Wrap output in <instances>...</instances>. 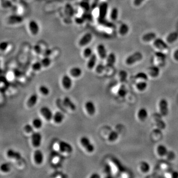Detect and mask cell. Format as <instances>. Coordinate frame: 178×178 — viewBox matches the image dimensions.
Wrapping results in <instances>:
<instances>
[{"mask_svg":"<svg viewBox=\"0 0 178 178\" xmlns=\"http://www.w3.org/2000/svg\"><path fill=\"white\" fill-rule=\"evenodd\" d=\"M80 143L86 151L89 154L94 152L95 147L88 137L85 136L81 137L80 139Z\"/></svg>","mask_w":178,"mask_h":178,"instance_id":"cell-1","label":"cell"},{"mask_svg":"<svg viewBox=\"0 0 178 178\" xmlns=\"http://www.w3.org/2000/svg\"><path fill=\"white\" fill-rule=\"evenodd\" d=\"M93 34L91 32H86L79 39L78 42V45L80 47L84 48L88 46L93 40Z\"/></svg>","mask_w":178,"mask_h":178,"instance_id":"cell-2","label":"cell"},{"mask_svg":"<svg viewBox=\"0 0 178 178\" xmlns=\"http://www.w3.org/2000/svg\"><path fill=\"white\" fill-rule=\"evenodd\" d=\"M143 58V54H142V53L140 52H136L127 58L125 63L128 65H132L137 62L141 61Z\"/></svg>","mask_w":178,"mask_h":178,"instance_id":"cell-3","label":"cell"},{"mask_svg":"<svg viewBox=\"0 0 178 178\" xmlns=\"http://www.w3.org/2000/svg\"><path fill=\"white\" fill-rule=\"evenodd\" d=\"M23 21V18L18 14H12L9 16L5 19V22L10 25L19 24Z\"/></svg>","mask_w":178,"mask_h":178,"instance_id":"cell-4","label":"cell"},{"mask_svg":"<svg viewBox=\"0 0 178 178\" xmlns=\"http://www.w3.org/2000/svg\"><path fill=\"white\" fill-rule=\"evenodd\" d=\"M59 152L63 154H71L73 151V148L70 143L65 141H61L58 143Z\"/></svg>","mask_w":178,"mask_h":178,"instance_id":"cell-5","label":"cell"},{"mask_svg":"<svg viewBox=\"0 0 178 178\" xmlns=\"http://www.w3.org/2000/svg\"><path fill=\"white\" fill-rule=\"evenodd\" d=\"M31 141L34 147L38 148L42 144V134L39 132H34L31 135Z\"/></svg>","mask_w":178,"mask_h":178,"instance_id":"cell-6","label":"cell"},{"mask_svg":"<svg viewBox=\"0 0 178 178\" xmlns=\"http://www.w3.org/2000/svg\"><path fill=\"white\" fill-rule=\"evenodd\" d=\"M28 28L30 33L31 34V35L34 36H37L39 33L40 30L38 23L34 19H31L29 21Z\"/></svg>","mask_w":178,"mask_h":178,"instance_id":"cell-7","label":"cell"},{"mask_svg":"<svg viewBox=\"0 0 178 178\" xmlns=\"http://www.w3.org/2000/svg\"><path fill=\"white\" fill-rule=\"evenodd\" d=\"M159 113L163 117H166L169 113V105L167 101L162 99L159 102Z\"/></svg>","mask_w":178,"mask_h":178,"instance_id":"cell-8","label":"cell"},{"mask_svg":"<svg viewBox=\"0 0 178 178\" xmlns=\"http://www.w3.org/2000/svg\"><path fill=\"white\" fill-rule=\"evenodd\" d=\"M40 113L46 120L50 121L52 120L54 113L51 108L47 106H43L40 109Z\"/></svg>","mask_w":178,"mask_h":178,"instance_id":"cell-9","label":"cell"},{"mask_svg":"<svg viewBox=\"0 0 178 178\" xmlns=\"http://www.w3.org/2000/svg\"><path fill=\"white\" fill-rule=\"evenodd\" d=\"M108 10V4L107 2H101L99 7V19H105L107 16Z\"/></svg>","mask_w":178,"mask_h":178,"instance_id":"cell-10","label":"cell"},{"mask_svg":"<svg viewBox=\"0 0 178 178\" xmlns=\"http://www.w3.org/2000/svg\"><path fill=\"white\" fill-rule=\"evenodd\" d=\"M70 75L65 74L61 78V83L63 87L66 90H69L71 88L73 85V81Z\"/></svg>","mask_w":178,"mask_h":178,"instance_id":"cell-11","label":"cell"},{"mask_svg":"<svg viewBox=\"0 0 178 178\" xmlns=\"http://www.w3.org/2000/svg\"><path fill=\"white\" fill-rule=\"evenodd\" d=\"M33 160L35 164L40 165L44 160V155L42 151L39 149H36L33 153Z\"/></svg>","mask_w":178,"mask_h":178,"instance_id":"cell-12","label":"cell"},{"mask_svg":"<svg viewBox=\"0 0 178 178\" xmlns=\"http://www.w3.org/2000/svg\"><path fill=\"white\" fill-rule=\"evenodd\" d=\"M6 156L10 159L16 160H20L22 158L21 154L17 150L12 148H9L6 152Z\"/></svg>","mask_w":178,"mask_h":178,"instance_id":"cell-13","label":"cell"},{"mask_svg":"<svg viewBox=\"0 0 178 178\" xmlns=\"http://www.w3.org/2000/svg\"><path fill=\"white\" fill-rule=\"evenodd\" d=\"M86 112L89 115L93 116L96 112V107L94 103L92 101H86L84 105Z\"/></svg>","mask_w":178,"mask_h":178,"instance_id":"cell-14","label":"cell"},{"mask_svg":"<svg viewBox=\"0 0 178 178\" xmlns=\"http://www.w3.org/2000/svg\"><path fill=\"white\" fill-rule=\"evenodd\" d=\"M97 56L101 59H106L107 56V49L103 44H99L96 48Z\"/></svg>","mask_w":178,"mask_h":178,"instance_id":"cell-15","label":"cell"},{"mask_svg":"<svg viewBox=\"0 0 178 178\" xmlns=\"http://www.w3.org/2000/svg\"><path fill=\"white\" fill-rule=\"evenodd\" d=\"M98 57L97 54L94 53L93 55L87 59L86 67L88 69L91 70L94 69L95 67H96V63H97Z\"/></svg>","mask_w":178,"mask_h":178,"instance_id":"cell-16","label":"cell"},{"mask_svg":"<svg viewBox=\"0 0 178 178\" xmlns=\"http://www.w3.org/2000/svg\"><path fill=\"white\" fill-rule=\"evenodd\" d=\"M63 104L65 107L68 108L72 111H75L76 109V105L69 96H65V98H63Z\"/></svg>","mask_w":178,"mask_h":178,"instance_id":"cell-17","label":"cell"},{"mask_svg":"<svg viewBox=\"0 0 178 178\" xmlns=\"http://www.w3.org/2000/svg\"><path fill=\"white\" fill-rule=\"evenodd\" d=\"M154 45L161 51H164L168 49L167 44L161 38H156L154 40Z\"/></svg>","mask_w":178,"mask_h":178,"instance_id":"cell-18","label":"cell"},{"mask_svg":"<svg viewBox=\"0 0 178 178\" xmlns=\"http://www.w3.org/2000/svg\"><path fill=\"white\" fill-rule=\"evenodd\" d=\"M69 75L73 78H78L81 76L83 74L82 69L78 67H72L69 71Z\"/></svg>","mask_w":178,"mask_h":178,"instance_id":"cell-19","label":"cell"},{"mask_svg":"<svg viewBox=\"0 0 178 178\" xmlns=\"http://www.w3.org/2000/svg\"><path fill=\"white\" fill-rule=\"evenodd\" d=\"M38 101V96L37 94H33L28 98L26 101V105L29 108L33 107Z\"/></svg>","mask_w":178,"mask_h":178,"instance_id":"cell-20","label":"cell"},{"mask_svg":"<svg viewBox=\"0 0 178 178\" xmlns=\"http://www.w3.org/2000/svg\"><path fill=\"white\" fill-rule=\"evenodd\" d=\"M65 114L63 112L57 111L54 113L52 120L56 124H60L63 123L65 120Z\"/></svg>","mask_w":178,"mask_h":178,"instance_id":"cell-21","label":"cell"},{"mask_svg":"<svg viewBox=\"0 0 178 178\" xmlns=\"http://www.w3.org/2000/svg\"><path fill=\"white\" fill-rule=\"evenodd\" d=\"M116 61V57L113 52H111L107 55L106 58V67L111 68L113 67Z\"/></svg>","mask_w":178,"mask_h":178,"instance_id":"cell-22","label":"cell"},{"mask_svg":"<svg viewBox=\"0 0 178 178\" xmlns=\"http://www.w3.org/2000/svg\"><path fill=\"white\" fill-rule=\"evenodd\" d=\"M148 111L145 108H141L138 110L137 112V117L141 121H144L148 117Z\"/></svg>","mask_w":178,"mask_h":178,"instance_id":"cell-23","label":"cell"},{"mask_svg":"<svg viewBox=\"0 0 178 178\" xmlns=\"http://www.w3.org/2000/svg\"><path fill=\"white\" fill-rule=\"evenodd\" d=\"M148 75L152 78H156L160 74V69L156 66L150 67L148 69Z\"/></svg>","mask_w":178,"mask_h":178,"instance_id":"cell-24","label":"cell"},{"mask_svg":"<svg viewBox=\"0 0 178 178\" xmlns=\"http://www.w3.org/2000/svg\"><path fill=\"white\" fill-rule=\"evenodd\" d=\"M127 89L126 86L122 84L119 86L117 87V90L116 91V93L118 96L120 98H124L127 94Z\"/></svg>","mask_w":178,"mask_h":178,"instance_id":"cell-25","label":"cell"},{"mask_svg":"<svg viewBox=\"0 0 178 178\" xmlns=\"http://www.w3.org/2000/svg\"><path fill=\"white\" fill-rule=\"evenodd\" d=\"M168 150L166 146L163 145H159L156 147V152L158 156L160 157L166 156Z\"/></svg>","mask_w":178,"mask_h":178,"instance_id":"cell-26","label":"cell"},{"mask_svg":"<svg viewBox=\"0 0 178 178\" xmlns=\"http://www.w3.org/2000/svg\"><path fill=\"white\" fill-rule=\"evenodd\" d=\"M156 38V34L154 32H148L145 33L142 37V40L145 42L154 41Z\"/></svg>","mask_w":178,"mask_h":178,"instance_id":"cell-27","label":"cell"},{"mask_svg":"<svg viewBox=\"0 0 178 178\" xmlns=\"http://www.w3.org/2000/svg\"><path fill=\"white\" fill-rule=\"evenodd\" d=\"M178 39V33L177 32H172L168 35L166 40L168 43L172 44Z\"/></svg>","mask_w":178,"mask_h":178,"instance_id":"cell-28","label":"cell"},{"mask_svg":"<svg viewBox=\"0 0 178 178\" xmlns=\"http://www.w3.org/2000/svg\"><path fill=\"white\" fill-rule=\"evenodd\" d=\"M93 49L89 46L84 48L82 51V56L85 59H88L93 55Z\"/></svg>","mask_w":178,"mask_h":178,"instance_id":"cell-29","label":"cell"},{"mask_svg":"<svg viewBox=\"0 0 178 178\" xmlns=\"http://www.w3.org/2000/svg\"><path fill=\"white\" fill-rule=\"evenodd\" d=\"M32 124L35 129H40L43 125V122L40 118L36 117L32 121Z\"/></svg>","mask_w":178,"mask_h":178,"instance_id":"cell-30","label":"cell"},{"mask_svg":"<svg viewBox=\"0 0 178 178\" xmlns=\"http://www.w3.org/2000/svg\"><path fill=\"white\" fill-rule=\"evenodd\" d=\"M147 83L145 81H139L137 82L136 84V88L137 90L140 92H143L147 89Z\"/></svg>","mask_w":178,"mask_h":178,"instance_id":"cell-31","label":"cell"},{"mask_svg":"<svg viewBox=\"0 0 178 178\" xmlns=\"http://www.w3.org/2000/svg\"><path fill=\"white\" fill-rule=\"evenodd\" d=\"M140 170L143 173H148L150 171V166L149 164L145 161H142L140 163Z\"/></svg>","mask_w":178,"mask_h":178,"instance_id":"cell-32","label":"cell"},{"mask_svg":"<svg viewBox=\"0 0 178 178\" xmlns=\"http://www.w3.org/2000/svg\"><path fill=\"white\" fill-rule=\"evenodd\" d=\"M43 68H48L52 65V59L50 56H44L40 60Z\"/></svg>","mask_w":178,"mask_h":178,"instance_id":"cell-33","label":"cell"},{"mask_svg":"<svg viewBox=\"0 0 178 178\" xmlns=\"http://www.w3.org/2000/svg\"><path fill=\"white\" fill-rule=\"evenodd\" d=\"M129 31V27L126 23H122L119 29V33L122 36L126 35Z\"/></svg>","mask_w":178,"mask_h":178,"instance_id":"cell-34","label":"cell"},{"mask_svg":"<svg viewBox=\"0 0 178 178\" xmlns=\"http://www.w3.org/2000/svg\"><path fill=\"white\" fill-rule=\"evenodd\" d=\"M39 92L44 96H47L50 93V90L48 87L45 85H41L39 87Z\"/></svg>","mask_w":178,"mask_h":178,"instance_id":"cell-35","label":"cell"},{"mask_svg":"<svg viewBox=\"0 0 178 178\" xmlns=\"http://www.w3.org/2000/svg\"><path fill=\"white\" fill-rule=\"evenodd\" d=\"M119 137V135L116 131H111L107 137V140L109 142L113 143L116 141L118 139Z\"/></svg>","mask_w":178,"mask_h":178,"instance_id":"cell-36","label":"cell"},{"mask_svg":"<svg viewBox=\"0 0 178 178\" xmlns=\"http://www.w3.org/2000/svg\"><path fill=\"white\" fill-rule=\"evenodd\" d=\"M135 78L138 81H147L148 80V75L145 72H139L135 75Z\"/></svg>","mask_w":178,"mask_h":178,"instance_id":"cell-37","label":"cell"},{"mask_svg":"<svg viewBox=\"0 0 178 178\" xmlns=\"http://www.w3.org/2000/svg\"><path fill=\"white\" fill-rule=\"evenodd\" d=\"M0 170L3 173H9L11 170V165L8 163H3L0 166Z\"/></svg>","mask_w":178,"mask_h":178,"instance_id":"cell-38","label":"cell"},{"mask_svg":"<svg viewBox=\"0 0 178 178\" xmlns=\"http://www.w3.org/2000/svg\"><path fill=\"white\" fill-rule=\"evenodd\" d=\"M43 67L42 66L41 61H35L31 65L32 70L35 72L40 71Z\"/></svg>","mask_w":178,"mask_h":178,"instance_id":"cell-39","label":"cell"},{"mask_svg":"<svg viewBox=\"0 0 178 178\" xmlns=\"http://www.w3.org/2000/svg\"><path fill=\"white\" fill-rule=\"evenodd\" d=\"M156 57L157 58V60L160 63L161 65L165 63V61L166 60V56L164 53L162 52H156Z\"/></svg>","mask_w":178,"mask_h":178,"instance_id":"cell-40","label":"cell"},{"mask_svg":"<svg viewBox=\"0 0 178 178\" xmlns=\"http://www.w3.org/2000/svg\"><path fill=\"white\" fill-rule=\"evenodd\" d=\"M118 16V10L116 7H113L110 12V18L112 20L115 21L117 20Z\"/></svg>","mask_w":178,"mask_h":178,"instance_id":"cell-41","label":"cell"},{"mask_svg":"<svg viewBox=\"0 0 178 178\" xmlns=\"http://www.w3.org/2000/svg\"><path fill=\"white\" fill-rule=\"evenodd\" d=\"M119 79L121 82L126 81L128 77L127 72L125 70H121L118 74Z\"/></svg>","mask_w":178,"mask_h":178,"instance_id":"cell-42","label":"cell"},{"mask_svg":"<svg viewBox=\"0 0 178 178\" xmlns=\"http://www.w3.org/2000/svg\"><path fill=\"white\" fill-rule=\"evenodd\" d=\"M106 68H107L106 65H105L101 64V63H100L99 65H96V67H95V68H94V70H95V71L96 73L101 74L105 71Z\"/></svg>","mask_w":178,"mask_h":178,"instance_id":"cell-43","label":"cell"},{"mask_svg":"<svg viewBox=\"0 0 178 178\" xmlns=\"http://www.w3.org/2000/svg\"><path fill=\"white\" fill-rule=\"evenodd\" d=\"M24 131L26 132V133L28 134H32L33 133L34 130L35 129V128H34L33 126L32 125V124H26L24 127H23Z\"/></svg>","mask_w":178,"mask_h":178,"instance_id":"cell-44","label":"cell"},{"mask_svg":"<svg viewBox=\"0 0 178 178\" xmlns=\"http://www.w3.org/2000/svg\"><path fill=\"white\" fill-rule=\"evenodd\" d=\"M156 123L157 127L159 129L163 130L165 129L166 124L160 118H158L156 119Z\"/></svg>","mask_w":178,"mask_h":178,"instance_id":"cell-45","label":"cell"},{"mask_svg":"<svg viewBox=\"0 0 178 178\" xmlns=\"http://www.w3.org/2000/svg\"><path fill=\"white\" fill-rule=\"evenodd\" d=\"M9 47V42L5 41H2L0 44V50L2 52H4L7 50Z\"/></svg>","mask_w":178,"mask_h":178,"instance_id":"cell-46","label":"cell"},{"mask_svg":"<svg viewBox=\"0 0 178 178\" xmlns=\"http://www.w3.org/2000/svg\"><path fill=\"white\" fill-rule=\"evenodd\" d=\"M33 50L34 52L37 55L42 54L43 52L42 47L39 44H36L33 47Z\"/></svg>","mask_w":178,"mask_h":178,"instance_id":"cell-47","label":"cell"},{"mask_svg":"<svg viewBox=\"0 0 178 178\" xmlns=\"http://www.w3.org/2000/svg\"><path fill=\"white\" fill-rule=\"evenodd\" d=\"M168 160H173L175 159V154L173 152H168L167 155L166 156Z\"/></svg>","mask_w":178,"mask_h":178,"instance_id":"cell-48","label":"cell"},{"mask_svg":"<svg viewBox=\"0 0 178 178\" xmlns=\"http://www.w3.org/2000/svg\"><path fill=\"white\" fill-rule=\"evenodd\" d=\"M52 51L50 49H47L43 51V54H44V56H50V55L51 54Z\"/></svg>","mask_w":178,"mask_h":178,"instance_id":"cell-49","label":"cell"},{"mask_svg":"<svg viewBox=\"0 0 178 178\" xmlns=\"http://www.w3.org/2000/svg\"><path fill=\"white\" fill-rule=\"evenodd\" d=\"M144 1L145 0H134L133 3L135 6L138 7V6H140Z\"/></svg>","mask_w":178,"mask_h":178,"instance_id":"cell-50","label":"cell"},{"mask_svg":"<svg viewBox=\"0 0 178 178\" xmlns=\"http://www.w3.org/2000/svg\"><path fill=\"white\" fill-rule=\"evenodd\" d=\"M14 76L16 77H20L21 75L20 71H19L17 69H16L14 71Z\"/></svg>","mask_w":178,"mask_h":178,"instance_id":"cell-51","label":"cell"},{"mask_svg":"<svg viewBox=\"0 0 178 178\" xmlns=\"http://www.w3.org/2000/svg\"><path fill=\"white\" fill-rule=\"evenodd\" d=\"M170 177L173 178H178V172L174 171L173 173H171L170 176Z\"/></svg>","mask_w":178,"mask_h":178,"instance_id":"cell-52","label":"cell"},{"mask_svg":"<svg viewBox=\"0 0 178 178\" xmlns=\"http://www.w3.org/2000/svg\"><path fill=\"white\" fill-rule=\"evenodd\" d=\"M173 57L176 61H178V49L175 51L173 54Z\"/></svg>","mask_w":178,"mask_h":178,"instance_id":"cell-53","label":"cell"},{"mask_svg":"<svg viewBox=\"0 0 178 178\" xmlns=\"http://www.w3.org/2000/svg\"><path fill=\"white\" fill-rule=\"evenodd\" d=\"M91 178H101V176L100 175L98 174L97 173H93L92 175L90 176Z\"/></svg>","mask_w":178,"mask_h":178,"instance_id":"cell-54","label":"cell"},{"mask_svg":"<svg viewBox=\"0 0 178 178\" xmlns=\"http://www.w3.org/2000/svg\"><path fill=\"white\" fill-rule=\"evenodd\" d=\"M12 1H16V0H12Z\"/></svg>","mask_w":178,"mask_h":178,"instance_id":"cell-55","label":"cell"}]
</instances>
